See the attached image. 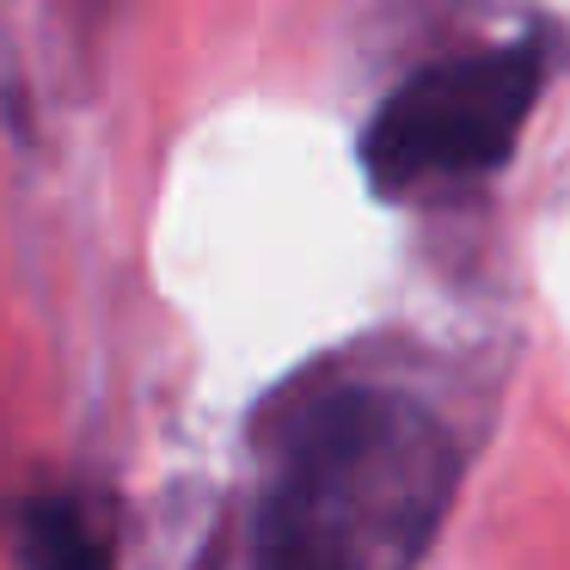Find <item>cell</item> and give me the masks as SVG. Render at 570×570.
Masks as SVG:
<instances>
[{
  "label": "cell",
  "instance_id": "obj_1",
  "mask_svg": "<svg viewBox=\"0 0 570 570\" xmlns=\"http://www.w3.org/2000/svg\"><path fill=\"white\" fill-rule=\"evenodd\" d=\"M540 92V56L503 43L411 75L362 136V173L399 197L430 178H466L509 160Z\"/></svg>",
  "mask_w": 570,
  "mask_h": 570
},
{
  "label": "cell",
  "instance_id": "obj_2",
  "mask_svg": "<svg viewBox=\"0 0 570 570\" xmlns=\"http://www.w3.org/2000/svg\"><path fill=\"white\" fill-rule=\"evenodd\" d=\"M19 558L26 570H105V533L92 528V515L75 497H38L19 515Z\"/></svg>",
  "mask_w": 570,
  "mask_h": 570
},
{
  "label": "cell",
  "instance_id": "obj_3",
  "mask_svg": "<svg viewBox=\"0 0 570 570\" xmlns=\"http://www.w3.org/2000/svg\"><path fill=\"white\" fill-rule=\"evenodd\" d=\"M258 570H356V552H350V540L325 533L320 521H301L288 509H276L271 533H264V552H258Z\"/></svg>",
  "mask_w": 570,
  "mask_h": 570
}]
</instances>
